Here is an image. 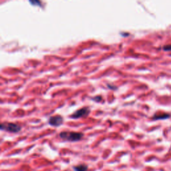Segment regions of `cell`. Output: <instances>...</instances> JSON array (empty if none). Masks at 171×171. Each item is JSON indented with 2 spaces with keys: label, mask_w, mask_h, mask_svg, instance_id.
<instances>
[{
  "label": "cell",
  "mask_w": 171,
  "mask_h": 171,
  "mask_svg": "<svg viewBox=\"0 0 171 171\" xmlns=\"http://www.w3.org/2000/svg\"><path fill=\"white\" fill-rule=\"evenodd\" d=\"M84 136L82 133L80 132H71V131H64L60 132V137L62 138L63 140L70 142H76L82 139V138Z\"/></svg>",
  "instance_id": "1"
},
{
  "label": "cell",
  "mask_w": 171,
  "mask_h": 171,
  "mask_svg": "<svg viewBox=\"0 0 171 171\" xmlns=\"http://www.w3.org/2000/svg\"><path fill=\"white\" fill-rule=\"evenodd\" d=\"M1 129L2 130H6L8 132H12V133H17L21 130V128L18 124L14 123H2L1 124Z\"/></svg>",
  "instance_id": "2"
},
{
  "label": "cell",
  "mask_w": 171,
  "mask_h": 171,
  "mask_svg": "<svg viewBox=\"0 0 171 171\" xmlns=\"http://www.w3.org/2000/svg\"><path fill=\"white\" fill-rule=\"evenodd\" d=\"M90 112V110L88 108H82L79 109L77 111H76L74 113L71 115L72 118H83L88 116Z\"/></svg>",
  "instance_id": "3"
},
{
  "label": "cell",
  "mask_w": 171,
  "mask_h": 171,
  "mask_svg": "<svg viewBox=\"0 0 171 171\" xmlns=\"http://www.w3.org/2000/svg\"><path fill=\"white\" fill-rule=\"evenodd\" d=\"M63 118L61 116L59 115H56V116H54L49 118V124L52 126H59L60 125L62 124Z\"/></svg>",
  "instance_id": "4"
},
{
  "label": "cell",
  "mask_w": 171,
  "mask_h": 171,
  "mask_svg": "<svg viewBox=\"0 0 171 171\" xmlns=\"http://www.w3.org/2000/svg\"><path fill=\"white\" fill-rule=\"evenodd\" d=\"M170 117H171V114H170L159 112V113H156L153 116L152 119L154 120H161L169 119Z\"/></svg>",
  "instance_id": "5"
},
{
  "label": "cell",
  "mask_w": 171,
  "mask_h": 171,
  "mask_svg": "<svg viewBox=\"0 0 171 171\" xmlns=\"http://www.w3.org/2000/svg\"><path fill=\"white\" fill-rule=\"evenodd\" d=\"M74 170L75 171H87L88 167L84 164H80L78 166H74Z\"/></svg>",
  "instance_id": "6"
},
{
  "label": "cell",
  "mask_w": 171,
  "mask_h": 171,
  "mask_svg": "<svg viewBox=\"0 0 171 171\" xmlns=\"http://www.w3.org/2000/svg\"><path fill=\"white\" fill-rule=\"evenodd\" d=\"M162 49L165 52H171V44L165 45L162 47Z\"/></svg>",
  "instance_id": "7"
}]
</instances>
